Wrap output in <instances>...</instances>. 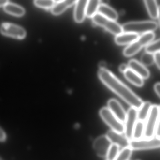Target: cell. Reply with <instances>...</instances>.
I'll return each mask as SVG.
<instances>
[{
	"instance_id": "obj_20",
	"label": "cell",
	"mask_w": 160,
	"mask_h": 160,
	"mask_svg": "<svg viewBox=\"0 0 160 160\" xmlns=\"http://www.w3.org/2000/svg\"><path fill=\"white\" fill-rule=\"evenodd\" d=\"M144 3L150 17L152 18H157L158 17L159 7L157 2L154 0H146Z\"/></svg>"
},
{
	"instance_id": "obj_14",
	"label": "cell",
	"mask_w": 160,
	"mask_h": 160,
	"mask_svg": "<svg viewBox=\"0 0 160 160\" xmlns=\"http://www.w3.org/2000/svg\"><path fill=\"white\" fill-rule=\"evenodd\" d=\"M88 2L86 0H80L76 2L75 10V20L78 23H81L84 19L86 12Z\"/></svg>"
},
{
	"instance_id": "obj_6",
	"label": "cell",
	"mask_w": 160,
	"mask_h": 160,
	"mask_svg": "<svg viewBox=\"0 0 160 160\" xmlns=\"http://www.w3.org/2000/svg\"><path fill=\"white\" fill-rule=\"evenodd\" d=\"M129 147L132 150H142L156 149L160 147V138H152L144 140H131Z\"/></svg>"
},
{
	"instance_id": "obj_11",
	"label": "cell",
	"mask_w": 160,
	"mask_h": 160,
	"mask_svg": "<svg viewBox=\"0 0 160 160\" xmlns=\"http://www.w3.org/2000/svg\"><path fill=\"white\" fill-rule=\"evenodd\" d=\"M106 136L112 144L117 145L119 147L124 148L129 147L130 141L122 134L110 130L107 132Z\"/></svg>"
},
{
	"instance_id": "obj_4",
	"label": "cell",
	"mask_w": 160,
	"mask_h": 160,
	"mask_svg": "<svg viewBox=\"0 0 160 160\" xmlns=\"http://www.w3.org/2000/svg\"><path fill=\"white\" fill-rule=\"evenodd\" d=\"M100 116L102 120L112 129L118 133L123 134L125 132L124 123L120 122L108 108H102L99 111Z\"/></svg>"
},
{
	"instance_id": "obj_34",
	"label": "cell",
	"mask_w": 160,
	"mask_h": 160,
	"mask_svg": "<svg viewBox=\"0 0 160 160\" xmlns=\"http://www.w3.org/2000/svg\"><path fill=\"white\" fill-rule=\"evenodd\" d=\"M154 89L157 94L160 97V83H158L155 85Z\"/></svg>"
},
{
	"instance_id": "obj_35",
	"label": "cell",
	"mask_w": 160,
	"mask_h": 160,
	"mask_svg": "<svg viewBox=\"0 0 160 160\" xmlns=\"http://www.w3.org/2000/svg\"><path fill=\"white\" fill-rule=\"evenodd\" d=\"M98 66L100 70L106 69V67H107V63L104 61H101L99 63Z\"/></svg>"
},
{
	"instance_id": "obj_9",
	"label": "cell",
	"mask_w": 160,
	"mask_h": 160,
	"mask_svg": "<svg viewBox=\"0 0 160 160\" xmlns=\"http://www.w3.org/2000/svg\"><path fill=\"white\" fill-rule=\"evenodd\" d=\"M112 143L106 135H102L97 138L93 143V148L97 155L101 157L107 156Z\"/></svg>"
},
{
	"instance_id": "obj_10",
	"label": "cell",
	"mask_w": 160,
	"mask_h": 160,
	"mask_svg": "<svg viewBox=\"0 0 160 160\" xmlns=\"http://www.w3.org/2000/svg\"><path fill=\"white\" fill-rule=\"evenodd\" d=\"M108 108L122 123L126 121L127 113L120 103L115 99H111L108 102Z\"/></svg>"
},
{
	"instance_id": "obj_27",
	"label": "cell",
	"mask_w": 160,
	"mask_h": 160,
	"mask_svg": "<svg viewBox=\"0 0 160 160\" xmlns=\"http://www.w3.org/2000/svg\"><path fill=\"white\" fill-rule=\"evenodd\" d=\"M132 150L129 147L123 148L118 153L115 160H129L131 156Z\"/></svg>"
},
{
	"instance_id": "obj_24",
	"label": "cell",
	"mask_w": 160,
	"mask_h": 160,
	"mask_svg": "<svg viewBox=\"0 0 160 160\" xmlns=\"http://www.w3.org/2000/svg\"><path fill=\"white\" fill-rule=\"evenodd\" d=\"M155 34L153 32H148L143 34L139 37L137 41L142 46H148L151 43L155 38Z\"/></svg>"
},
{
	"instance_id": "obj_39",
	"label": "cell",
	"mask_w": 160,
	"mask_h": 160,
	"mask_svg": "<svg viewBox=\"0 0 160 160\" xmlns=\"http://www.w3.org/2000/svg\"><path fill=\"white\" fill-rule=\"evenodd\" d=\"M159 109H160V106H159Z\"/></svg>"
},
{
	"instance_id": "obj_5",
	"label": "cell",
	"mask_w": 160,
	"mask_h": 160,
	"mask_svg": "<svg viewBox=\"0 0 160 160\" xmlns=\"http://www.w3.org/2000/svg\"><path fill=\"white\" fill-rule=\"evenodd\" d=\"M92 20L95 24L103 27L107 31L116 35L123 33L122 26L115 21L105 18L99 13L96 14L92 18Z\"/></svg>"
},
{
	"instance_id": "obj_21",
	"label": "cell",
	"mask_w": 160,
	"mask_h": 160,
	"mask_svg": "<svg viewBox=\"0 0 160 160\" xmlns=\"http://www.w3.org/2000/svg\"><path fill=\"white\" fill-rule=\"evenodd\" d=\"M100 1L98 0H90L88 2L86 15L89 18H93L98 11L99 7Z\"/></svg>"
},
{
	"instance_id": "obj_31",
	"label": "cell",
	"mask_w": 160,
	"mask_h": 160,
	"mask_svg": "<svg viewBox=\"0 0 160 160\" xmlns=\"http://www.w3.org/2000/svg\"><path fill=\"white\" fill-rule=\"evenodd\" d=\"M129 69L128 65H127V64H122L120 65L119 66V69L120 72L125 73L127 70Z\"/></svg>"
},
{
	"instance_id": "obj_18",
	"label": "cell",
	"mask_w": 160,
	"mask_h": 160,
	"mask_svg": "<svg viewBox=\"0 0 160 160\" xmlns=\"http://www.w3.org/2000/svg\"><path fill=\"white\" fill-rule=\"evenodd\" d=\"M4 9L7 13L17 17L23 16L25 12L22 7L12 3H8L4 6Z\"/></svg>"
},
{
	"instance_id": "obj_19",
	"label": "cell",
	"mask_w": 160,
	"mask_h": 160,
	"mask_svg": "<svg viewBox=\"0 0 160 160\" xmlns=\"http://www.w3.org/2000/svg\"><path fill=\"white\" fill-rule=\"evenodd\" d=\"M152 106L151 103L148 101L143 103L142 106L138 110V112H137L138 121L144 122L146 120Z\"/></svg>"
},
{
	"instance_id": "obj_16",
	"label": "cell",
	"mask_w": 160,
	"mask_h": 160,
	"mask_svg": "<svg viewBox=\"0 0 160 160\" xmlns=\"http://www.w3.org/2000/svg\"><path fill=\"white\" fill-rule=\"evenodd\" d=\"M77 2L74 0H66L60 1L56 3L52 8V13L54 15H59L62 14L67 8L73 5Z\"/></svg>"
},
{
	"instance_id": "obj_15",
	"label": "cell",
	"mask_w": 160,
	"mask_h": 160,
	"mask_svg": "<svg viewBox=\"0 0 160 160\" xmlns=\"http://www.w3.org/2000/svg\"><path fill=\"white\" fill-rule=\"evenodd\" d=\"M98 12L99 14L112 20H116L118 18V14L116 11L105 4H100Z\"/></svg>"
},
{
	"instance_id": "obj_25",
	"label": "cell",
	"mask_w": 160,
	"mask_h": 160,
	"mask_svg": "<svg viewBox=\"0 0 160 160\" xmlns=\"http://www.w3.org/2000/svg\"><path fill=\"white\" fill-rule=\"evenodd\" d=\"M119 152V147L117 145L112 144L106 156L107 160H115Z\"/></svg>"
},
{
	"instance_id": "obj_28",
	"label": "cell",
	"mask_w": 160,
	"mask_h": 160,
	"mask_svg": "<svg viewBox=\"0 0 160 160\" xmlns=\"http://www.w3.org/2000/svg\"><path fill=\"white\" fill-rule=\"evenodd\" d=\"M141 62L145 65H151L155 62L154 54L149 53H144L141 57Z\"/></svg>"
},
{
	"instance_id": "obj_26",
	"label": "cell",
	"mask_w": 160,
	"mask_h": 160,
	"mask_svg": "<svg viewBox=\"0 0 160 160\" xmlns=\"http://www.w3.org/2000/svg\"><path fill=\"white\" fill-rule=\"evenodd\" d=\"M146 52L154 54L160 52V39L146 46Z\"/></svg>"
},
{
	"instance_id": "obj_22",
	"label": "cell",
	"mask_w": 160,
	"mask_h": 160,
	"mask_svg": "<svg viewBox=\"0 0 160 160\" xmlns=\"http://www.w3.org/2000/svg\"><path fill=\"white\" fill-rule=\"evenodd\" d=\"M142 47V46L137 40L126 47L123 51V54L126 57H131L138 53Z\"/></svg>"
},
{
	"instance_id": "obj_38",
	"label": "cell",
	"mask_w": 160,
	"mask_h": 160,
	"mask_svg": "<svg viewBox=\"0 0 160 160\" xmlns=\"http://www.w3.org/2000/svg\"><path fill=\"white\" fill-rule=\"evenodd\" d=\"M0 160H2V159L1 158H0Z\"/></svg>"
},
{
	"instance_id": "obj_13",
	"label": "cell",
	"mask_w": 160,
	"mask_h": 160,
	"mask_svg": "<svg viewBox=\"0 0 160 160\" xmlns=\"http://www.w3.org/2000/svg\"><path fill=\"white\" fill-rule=\"evenodd\" d=\"M138 34L134 33H123L117 35L115 38V42L120 45L130 44L137 41L139 38Z\"/></svg>"
},
{
	"instance_id": "obj_33",
	"label": "cell",
	"mask_w": 160,
	"mask_h": 160,
	"mask_svg": "<svg viewBox=\"0 0 160 160\" xmlns=\"http://www.w3.org/2000/svg\"><path fill=\"white\" fill-rule=\"evenodd\" d=\"M6 135L4 132L0 128V142H3L6 140Z\"/></svg>"
},
{
	"instance_id": "obj_36",
	"label": "cell",
	"mask_w": 160,
	"mask_h": 160,
	"mask_svg": "<svg viewBox=\"0 0 160 160\" xmlns=\"http://www.w3.org/2000/svg\"><path fill=\"white\" fill-rule=\"evenodd\" d=\"M8 3L7 1H4V0H0V7L4 6L7 3Z\"/></svg>"
},
{
	"instance_id": "obj_2",
	"label": "cell",
	"mask_w": 160,
	"mask_h": 160,
	"mask_svg": "<svg viewBox=\"0 0 160 160\" xmlns=\"http://www.w3.org/2000/svg\"><path fill=\"white\" fill-rule=\"evenodd\" d=\"M157 23L151 21L132 22L127 23L122 26L124 33L145 34L153 32L158 28Z\"/></svg>"
},
{
	"instance_id": "obj_37",
	"label": "cell",
	"mask_w": 160,
	"mask_h": 160,
	"mask_svg": "<svg viewBox=\"0 0 160 160\" xmlns=\"http://www.w3.org/2000/svg\"><path fill=\"white\" fill-rule=\"evenodd\" d=\"M158 18L159 21L160 26V6H159V13H158Z\"/></svg>"
},
{
	"instance_id": "obj_12",
	"label": "cell",
	"mask_w": 160,
	"mask_h": 160,
	"mask_svg": "<svg viewBox=\"0 0 160 160\" xmlns=\"http://www.w3.org/2000/svg\"><path fill=\"white\" fill-rule=\"evenodd\" d=\"M128 65L129 68L133 70L142 79H148L150 76L149 70L142 64H141L137 60L134 59L130 60L129 62Z\"/></svg>"
},
{
	"instance_id": "obj_7",
	"label": "cell",
	"mask_w": 160,
	"mask_h": 160,
	"mask_svg": "<svg viewBox=\"0 0 160 160\" xmlns=\"http://www.w3.org/2000/svg\"><path fill=\"white\" fill-rule=\"evenodd\" d=\"M138 110L131 107L129 109L127 113L126 121L125 122V136L130 141L132 140L133 129L136 125L137 120Z\"/></svg>"
},
{
	"instance_id": "obj_29",
	"label": "cell",
	"mask_w": 160,
	"mask_h": 160,
	"mask_svg": "<svg viewBox=\"0 0 160 160\" xmlns=\"http://www.w3.org/2000/svg\"><path fill=\"white\" fill-rule=\"evenodd\" d=\"M36 5L41 8H52L54 4V2L51 0H36L34 2Z\"/></svg>"
},
{
	"instance_id": "obj_23",
	"label": "cell",
	"mask_w": 160,
	"mask_h": 160,
	"mask_svg": "<svg viewBox=\"0 0 160 160\" xmlns=\"http://www.w3.org/2000/svg\"><path fill=\"white\" fill-rule=\"evenodd\" d=\"M145 125L143 122L137 121L133 129L132 140L142 139L144 133Z\"/></svg>"
},
{
	"instance_id": "obj_32",
	"label": "cell",
	"mask_w": 160,
	"mask_h": 160,
	"mask_svg": "<svg viewBox=\"0 0 160 160\" xmlns=\"http://www.w3.org/2000/svg\"><path fill=\"white\" fill-rule=\"evenodd\" d=\"M155 135H156V137L157 138H160V117L159 119L158 124H157L156 132H155Z\"/></svg>"
},
{
	"instance_id": "obj_1",
	"label": "cell",
	"mask_w": 160,
	"mask_h": 160,
	"mask_svg": "<svg viewBox=\"0 0 160 160\" xmlns=\"http://www.w3.org/2000/svg\"><path fill=\"white\" fill-rule=\"evenodd\" d=\"M98 76L105 85L131 107L138 110L142 105V100L108 70L100 69Z\"/></svg>"
},
{
	"instance_id": "obj_30",
	"label": "cell",
	"mask_w": 160,
	"mask_h": 160,
	"mask_svg": "<svg viewBox=\"0 0 160 160\" xmlns=\"http://www.w3.org/2000/svg\"><path fill=\"white\" fill-rule=\"evenodd\" d=\"M154 60L158 67L160 69V52L154 54Z\"/></svg>"
},
{
	"instance_id": "obj_3",
	"label": "cell",
	"mask_w": 160,
	"mask_h": 160,
	"mask_svg": "<svg viewBox=\"0 0 160 160\" xmlns=\"http://www.w3.org/2000/svg\"><path fill=\"white\" fill-rule=\"evenodd\" d=\"M160 117L159 106L152 105L145 125L144 137L146 139H150L154 137Z\"/></svg>"
},
{
	"instance_id": "obj_17",
	"label": "cell",
	"mask_w": 160,
	"mask_h": 160,
	"mask_svg": "<svg viewBox=\"0 0 160 160\" xmlns=\"http://www.w3.org/2000/svg\"><path fill=\"white\" fill-rule=\"evenodd\" d=\"M124 75L126 79L134 85L138 87H141L143 85L144 81L142 78L130 69L129 68L124 73Z\"/></svg>"
},
{
	"instance_id": "obj_8",
	"label": "cell",
	"mask_w": 160,
	"mask_h": 160,
	"mask_svg": "<svg viewBox=\"0 0 160 160\" xmlns=\"http://www.w3.org/2000/svg\"><path fill=\"white\" fill-rule=\"evenodd\" d=\"M0 31L4 35L18 39H22L26 35V32L23 28L12 23H3L1 25Z\"/></svg>"
}]
</instances>
